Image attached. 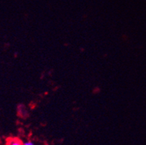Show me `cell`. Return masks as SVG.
<instances>
[{"instance_id": "obj_1", "label": "cell", "mask_w": 146, "mask_h": 145, "mask_svg": "<svg viewBox=\"0 0 146 145\" xmlns=\"http://www.w3.org/2000/svg\"><path fill=\"white\" fill-rule=\"evenodd\" d=\"M8 145H23V143L18 138H13L10 140Z\"/></svg>"}, {"instance_id": "obj_2", "label": "cell", "mask_w": 146, "mask_h": 145, "mask_svg": "<svg viewBox=\"0 0 146 145\" xmlns=\"http://www.w3.org/2000/svg\"><path fill=\"white\" fill-rule=\"evenodd\" d=\"M23 145H35V144L33 143L31 141H28V142H25L23 143Z\"/></svg>"}]
</instances>
